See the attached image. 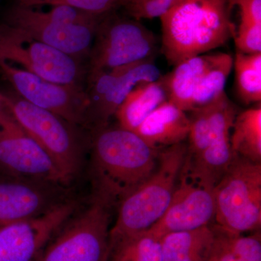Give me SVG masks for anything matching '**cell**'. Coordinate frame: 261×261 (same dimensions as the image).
Returning <instances> with one entry per match:
<instances>
[{"label": "cell", "mask_w": 261, "mask_h": 261, "mask_svg": "<svg viewBox=\"0 0 261 261\" xmlns=\"http://www.w3.org/2000/svg\"><path fill=\"white\" fill-rule=\"evenodd\" d=\"M214 188L212 182L196 172L185 156L167 211L147 231L161 240L167 233L212 224L216 213Z\"/></svg>", "instance_id": "8fae6325"}, {"label": "cell", "mask_w": 261, "mask_h": 261, "mask_svg": "<svg viewBox=\"0 0 261 261\" xmlns=\"http://www.w3.org/2000/svg\"><path fill=\"white\" fill-rule=\"evenodd\" d=\"M214 197L216 226L234 233L260 231L261 163L233 154Z\"/></svg>", "instance_id": "52a82bcc"}, {"label": "cell", "mask_w": 261, "mask_h": 261, "mask_svg": "<svg viewBox=\"0 0 261 261\" xmlns=\"http://www.w3.org/2000/svg\"><path fill=\"white\" fill-rule=\"evenodd\" d=\"M233 39L237 51L245 54L261 53V23L240 19Z\"/></svg>", "instance_id": "4316f807"}, {"label": "cell", "mask_w": 261, "mask_h": 261, "mask_svg": "<svg viewBox=\"0 0 261 261\" xmlns=\"http://www.w3.org/2000/svg\"><path fill=\"white\" fill-rule=\"evenodd\" d=\"M229 250L235 255L245 261H261V234L260 231L253 234L243 236L216 226Z\"/></svg>", "instance_id": "484cf974"}, {"label": "cell", "mask_w": 261, "mask_h": 261, "mask_svg": "<svg viewBox=\"0 0 261 261\" xmlns=\"http://www.w3.org/2000/svg\"><path fill=\"white\" fill-rule=\"evenodd\" d=\"M154 48L153 34L138 20L111 12L98 23L87 74L150 59Z\"/></svg>", "instance_id": "9c48e42d"}, {"label": "cell", "mask_w": 261, "mask_h": 261, "mask_svg": "<svg viewBox=\"0 0 261 261\" xmlns=\"http://www.w3.org/2000/svg\"><path fill=\"white\" fill-rule=\"evenodd\" d=\"M68 199L66 187L4 176L0 180V226L42 216Z\"/></svg>", "instance_id": "9a60e30c"}, {"label": "cell", "mask_w": 261, "mask_h": 261, "mask_svg": "<svg viewBox=\"0 0 261 261\" xmlns=\"http://www.w3.org/2000/svg\"><path fill=\"white\" fill-rule=\"evenodd\" d=\"M113 209L92 193L88 205L62 225L36 261H108Z\"/></svg>", "instance_id": "8992f818"}, {"label": "cell", "mask_w": 261, "mask_h": 261, "mask_svg": "<svg viewBox=\"0 0 261 261\" xmlns=\"http://www.w3.org/2000/svg\"><path fill=\"white\" fill-rule=\"evenodd\" d=\"M190 124L187 112L167 100L154 109L134 132L151 147L161 150L185 142Z\"/></svg>", "instance_id": "2e32d148"}, {"label": "cell", "mask_w": 261, "mask_h": 261, "mask_svg": "<svg viewBox=\"0 0 261 261\" xmlns=\"http://www.w3.org/2000/svg\"><path fill=\"white\" fill-rule=\"evenodd\" d=\"M138 1V0H126V2H125L124 5H123V7H126L127 5L132 4V3H135V2Z\"/></svg>", "instance_id": "4dcf8cb0"}, {"label": "cell", "mask_w": 261, "mask_h": 261, "mask_svg": "<svg viewBox=\"0 0 261 261\" xmlns=\"http://www.w3.org/2000/svg\"><path fill=\"white\" fill-rule=\"evenodd\" d=\"M230 9L238 7L240 19L261 23V0H227Z\"/></svg>", "instance_id": "f546056e"}, {"label": "cell", "mask_w": 261, "mask_h": 261, "mask_svg": "<svg viewBox=\"0 0 261 261\" xmlns=\"http://www.w3.org/2000/svg\"><path fill=\"white\" fill-rule=\"evenodd\" d=\"M89 133L93 194L116 209L153 173L160 150L119 126L108 125Z\"/></svg>", "instance_id": "6da1fadb"}, {"label": "cell", "mask_w": 261, "mask_h": 261, "mask_svg": "<svg viewBox=\"0 0 261 261\" xmlns=\"http://www.w3.org/2000/svg\"><path fill=\"white\" fill-rule=\"evenodd\" d=\"M161 77L159 68L150 59L87 73L86 129L90 132L108 126L118 108L137 84L154 82Z\"/></svg>", "instance_id": "7c38bea8"}, {"label": "cell", "mask_w": 261, "mask_h": 261, "mask_svg": "<svg viewBox=\"0 0 261 261\" xmlns=\"http://www.w3.org/2000/svg\"><path fill=\"white\" fill-rule=\"evenodd\" d=\"M189 130L187 155L195 159L204 152L212 140L210 113L208 106L197 108L191 111Z\"/></svg>", "instance_id": "cb8c5ba5"}, {"label": "cell", "mask_w": 261, "mask_h": 261, "mask_svg": "<svg viewBox=\"0 0 261 261\" xmlns=\"http://www.w3.org/2000/svg\"><path fill=\"white\" fill-rule=\"evenodd\" d=\"M178 0H138L125 7L136 20L160 18Z\"/></svg>", "instance_id": "83f0119b"}, {"label": "cell", "mask_w": 261, "mask_h": 261, "mask_svg": "<svg viewBox=\"0 0 261 261\" xmlns=\"http://www.w3.org/2000/svg\"><path fill=\"white\" fill-rule=\"evenodd\" d=\"M230 143L233 154L261 163V105L237 114Z\"/></svg>", "instance_id": "ffe728a7"}, {"label": "cell", "mask_w": 261, "mask_h": 261, "mask_svg": "<svg viewBox=\"0 0 261 261\" xmlns=\"http://www.w3.org/2000/svg\"><path fill=\"white\" fill-rule=\"evenodd\" d=\"M214 240L207 261H245L235 255L229 250L219 230L212 225Z\"/></svg>", "instance_id": "f1b7e54d"}, {"label": "cell", "mask_w": 261, "mask_h": 261, "mask_svg": "<svg viewBox=\"0 0 261 261\" xmlns=\"http://www.w3.org/2000/svg\"><path fill=\"white\" fill-rule=\"evenodd\" d=\"M0 72L25 101L86 129L88 97L83 86L49 82L5 62Z\"/></svg>", "instance_id": "4fadbf2b"}, {"label": "cell", "mask_w": 261, "mask_h": 261, "mask_svg": "<svg viewBox=\"0 0 261 261\" xmlns=\"http://www.w3.org/2000/svg\"><path fill=\"white\" fill-rule=\"evenodd\" d=\"M0 62L16 63L22 69L55 83L83 86L87 77L83 62L8 23L0 25Z\"/></svg>", "instance_id": "ba28073f"}, {"label": "cell", "mask_w": 261, "mask_h": 261, "mask_svg": "<svg viewBox=\"0 0 261 261\" xmlns=\"http://www.w3.org/2000/svg\"><path fill=\"white\" fill-rule=\"evenodd\" d=\"M168 100L161 77L154 82H140L128 93L117 110L118 126L135 132L154 109Z\"/></svg>", "instance_id": "ac0fdd59"}, {"label": "cell", "mask_w": 261, "mask_h": 261, "mask_svg": "<svg viewBox=\"0 0 261 261\" xmlns=\"http://www.w3.org/2000/svg\"><path fill=\"white\" fill-rule=\"evenodd\" d=\"M15 5L25 8L68 6L98 15L108 14L123 6L124 0H14Z\"/></svg>", "instance_id": "d4e9b609"}, {"label": "cell", "mask_w": 261, "mask_h": 261, "mask_svg": "<svg viewBox=\"0 0 261 261\" xmlns=\"http://www.w3.org/2000/svg\"><path fill=\"white\" fill-rule=\"evenodd\" d=\"M217 54L201 55L175 65L166 76H161L168 100L185 112L192 110V99L195 89L207 70L214 64Z\"/></svg>", "instance_id": "e0dca14e"}, {"label": "cell", "mask_w": 261, "mask_h": 261, "mask_svg": "<svg viewBox=\"0 0 261 261\" xmlns=\"http://www.w3.org/2000/svg\"><path fill=\"white\" fill-rule=\"evenodd\" d=\"M0 173L67 187L71 180L13 118L0 97Z\"/></svg>", "instance_id": "30bf717a"}, {"label": "cell", "mask_w": 261, "mask_h": 261, "mask_svg": "<svg viewBox=\"0 0 261 261\" xmlns=\"http://www.w3.org/2000/svg\"><path fill=\"white\" fill-rule=\"evenodd\" d=\"M232 68L233 57L227 53H218L214 64L202 76L195 89L191 111L205 107L224 93L226 81Z\"/></svg>", "instance_id": "7402d4cb"}, {"label": "cell", "mask_w": 261, "mask_h": 261, "mask_svg": "<svg viewBox=\"0 0 261 261\" xmlns=\"http://www.w3.org/2000/svg\"><path fill=\"white\" fill-rule=\"evenodd\" d=\"M7 109L25 132L37 141L63 173L73 181L82 171L89 138L82 127L27 102L15 92H1Z\"/></svg>", "instance_id": "277c9868"}, {"label": "cell", "mask_w": 261, "mask_h": 261, "mask_svg": "<svg viewBox=\"0 0 261 261\" xmlns=\"http://www.w3.org/2000/svg\"><path fill=\"white\" fill-rule=\"evenodd\" d=\"M187 152L185 142L159 152L153 173L117 207L110 241L152 227L167 211Z\"/></svg>", "instance_id": "3957f363"}, {"label": "cell", "mask_w": 261, "mask_h": 261, "mask_svg": "<svg viewBox=\"0 0 261 261\" xmlns=\"http://www.w3.org/2000/svg\"><path fill=\"white\" fill-rule=\"evenodd\" d=\"M103 15L68 6H53L47 11L14 5L6 23L28 33L34 39L83 62L93 44Z\"/></svg>", "instance_id": "5b68a950"}, {"label": "cell", "mask_w": 261, "mask_h": 261, "mask_svg": "<svg viewBox=\"0 0 261 261\" xmlns=\"http://www.w3.org/2000/svg\"><path fill=\"white\" fill-rule=\"evenodd\" d=\"M108 261H163L161 240L146 231L111 240Z\"/></svg>", "instance_id": "44dd1931"}, {"label": "cell", "mask_w": 261, "mask_h": 261, "mask_svg": "<svg viewBox=\"0 0 261 261\" xmlns=\"http://www.w3.org/2000/svg\"><path fill=\"white\" fill-rule=\"evenodd\" d=\"M227 0H178L160 17L162 53L168 63L224 45L236 32Z\"/></svg>", "instance_id": "7a4b0ae2"}, {"label": "cell", "mask_w": 261, "mask_h": 261, "mask_svg": "<svg viewBox=\"0 0 261 261\" xmlns=\"http://www.w3.org/2000/svg\"><path fill=\"white\" fill-rule=\"evenodd\" d=\"M236 89L246 104L261 101V53L245 54L237 51L233 58Z\"/></svg>", "instance_id": "603a6c76"}, {"label": "cell", "mask_w": 261, "mask_h": 261, "mask_svg": "<svg viewBox=\"0 0 261 261\" xmlns=\"http://www.w3.org/2000/svg\"><path fill=\"white\" fill-rule=\"evenodd\" d=\"M68 198L47 214L0 226V261H36L51 237L78 210Z\"/></svg>", "instance_id": "5bb4252c"}, {"label": "cell", "mask_w": 261, "mask_h": 261, "mask_svg": "<svg viewBox=\"0 0 261 261\" xmlns=\"http://www.w3.org/2000/svg\"><path fill=\"white\" fill-rule=\"evenodd\" d=\"M214 240L212 224L161 238L163 261H207Z\"/></svg>", "instance_id": "d6986e66"}, {"label": "cell", "mask_w": 261, "mask_h": 261, "mask_svg": "<svg viewBox=\"0 0 261 261\" xmlns=\"http://www.w3.org/2000/svg\"><path fill=\"white\" fill-rule=\"evenodd\" d=\"M125 2H126V0H124V3H125ZM124 3H123V5H124Z\"/></svg>", "instance_id": "1f68e13d"}]
</instances>
